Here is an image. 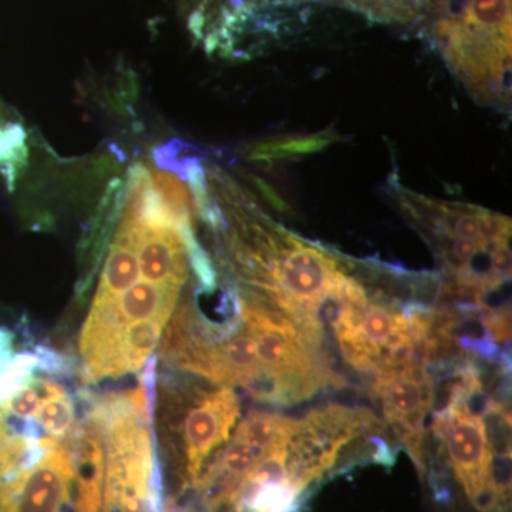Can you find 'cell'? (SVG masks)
Instances as JSON below:
<instances>
[{
	"label": "cell",
	"mask_w": 512,
	"mask_h": 512,
	"mask_svg": "<svg viewBox=\"0 0 512 512\" xmlns=\"http://www.w3.org/2000/svg\"><path fill=\"white\" fill-rule=\"evenodd\" d=\"M74 419V406L72 397L63 393L53 399L46 400L40 406L39 412L33 420L39 424L40 429L53 439L62 440L72 431Z\"/></svg>",
	"instance_id": "cell-12"
},
{
	"label": "cell",
	"mask_w": 512,
	"mask_h": 512,
	"mask_svg": "<svg viewBox=\"0 0 512 512\" xmlns=\"http://www.w3.org/2000/svg\"><path fill=\"white\" fill-rule=\"evenodd\" d=\"M164 325L165 322L161 320H138L127 326L121 346V376L137 372L146 365L160 342Z\"/></svg>",
	"instance_id": "cell-11"
},
{
	"label": "cell",
	"mask_w": 512,
	"mask_h": 512,
	"mask_svg": "<svg viewBox=\"0 0 512 512\" xmlns=\"http://www.w3.org/2000/svg\"><path fill=\"white\" fill-rule=\"evenodd\" d=\"M238 416V397L229 387L208 394L190 410L184 423L185 483L194 487L205 458L228 440Z\"/></svg>",
	"instance_id": "cell-5"
},
{
	"label": "cell",
	"mask_w": 512,
	"mask_h": 512,
	"mask_svg": "<svg viewBox=\"0 0 512 512\" xmlns=\"http://www.w3.org/2000/svg\"><path fill=\"white\" fill-rule=\"evenodd\" d=\"M301 421L279 416L275 413L252 412L239 424L234 437L268 453L272 448L282 446L292 439Z\"/></svg>",
	"instance_id": "cell-10"
},
{
	"label": "cell",
	"mask_w": 512,
	"mask_h": 512,
	"mask_svg": "<svg viewBox=\"0 0 512 512\" xmlns=\"http://www.w3.org/2000/svg\"><path fill=\"white\" fill-rule=\"evenodd\" d=\"M12 343V332H9L8 329L0 328V372H2L3 367L8 365L10 359L15 355L12 350Z\"/></svg>",
	"instance_id": "cell-15"
},
{
	"label": "cell",
	"mask_w": 512,
	"mask_h": 512,
	"mask_svg": "<svg viewBox=\"0 0 512 512\" xmlns=\"http://www.w3.org/2000/svg\"><path fill=\"white\" fill-rule=\"evenodd\" d=\"M25 138V131L19 124H0V168L10 184L15 183L28 157Z\"/></svg>",
	"instance_id": "cell-13"
},
{
	"label": "cell",
	"mask_w": 512,
	"mask_h": 512,
	"mask_svg": "<svg viewBox=\"0 0 512 512\" xmlns=\"http://www.w3.org/2000/svg\"><path fill=\"white\" fill-rule=\"evenodd\" d=\"M450 466L468 500L480 512H497L503 505L491 483V454L484 419L464 409L439 414Z\"/></svg>",
	"instance_id": "cell-3"
},
{
	"label": "cell",
	"mask_w": 512,
	"mask_h": 512,
	"mask_svg": "<svg viewBox=\"0 0 512 512\" xmlns=\"http://www.w3.org/2000/svg\"><path fill=\"white\" fill-rule=\"evenodd\" d=\"M138 275L140 268L134 249L133 229L128 222L121 220L101 274L93 308H100L119 298L121 293L136 284Z\"/></svg>",
	"instance_id": "cell-8"
},
{
	"label": "cell",
	"mask_w": 512,
	"mask_h": 512,
	"mask_svg": "<svg viewBox=\"0 0 512 512\" xmlns=\"http://www.w3.org/2000/svg\"><path fill=\"white\" fill-rule=\"evenodd\" d=\"M5 117V111H3V107L0 106V124L6 123Z\"/></svg>",
	"instance_id": "cell-17"
},
{
	"label": "cell",
	"mask_w": 512,
	"mask_h": 512,
	"mask_svg": "<svg viewBox=\"0 0 512 512\" xmlns=\"http://www.w3.org/2000/svg\"><path fill=\"white\" fill-rule=\"evenodd\" d=\"M436 36L467 90L485 92L510 79L511 0H450Z\"/></svg>",
	"instance_id": "cell-1"
},
{
	"label": "cell",
	"mask_w": 512,
	"mask_h": 512,
	"mask_svg": "<svg viewBox=\"0 0 512 512\" xmlns=\"http://www.w3.org/2000/svg\"><path fill=\"white\" fill-rule=\"evenodd\" d=\"M178 293V289L167 286L136 282L121 293L119 298L100 308H92V312L104 315L111 325L121 330H126L130 323L138 320H161L167 323L174 311Z\"/></svg>",
	"instance_id": "cell-7"
},
{
	"label": "cell",
	"mask_w": 512,
	"mask_h": 512,
	"mask_svg": "<svg viewBox=\"0 0 512 512\" xmlns=\"http://www.w3.org/2000/svg\"><path fill=\"white\" fill-rule=\"evenodd\" d=\"M343 2L384 19H407L416 9V0H343Z\"/></svg>",
	"instance_id": "cell-14"
},
{
	"label": "cell",
	"mask_w": 512,
	"mask_h": 512,
	"mask_svg": "<svg viewBox=\"0 0 512 512\" xmlns=\"http://www.w3.org/2000/svg\"><path fill=\"white\" fill-rule=\"evenodd\" d=\"M255 185L259 188V191L264 194V197L266 200L271 202L272 205H275L278 210L284 211L286 208V204L284 201H282V198L279 197L278 194H276V191L274 188L269 187L268 184H265L264 181L259 180V178H255Z\"/></svg>",
	"instance_id": "cell-16"
},
{
	"label": "cell",
	"mask_w": 512,
	"mask_h": 512,
	"mask_svg": "<svg viewBox=\"0 0 512 512\" xmlns=\"http://www.w3.org/2000/svg\"><path fill=\"white\" fill-rule=\"evenodd\" d=\"M392 185V194L404 214L434 241L448 238L474 239L481 244H510L511 220L476 205L434 200Z\"/></svg>",
	"instance_id": "cell-2"
},
{
	"label": "cell",
	"mask_w": 512,
	"mask_h": 512,
	"mask_svg": "<svg viewBox=\"0 0 512 512\" xmlns=\"http://www.w3.org/2000/svg\"><path fill=\"white\" fill-rule=\"evenodd\" d=\"M121 220L133 229L140 275L147 282L181 291L188 279L187 251L177 228L148 225L130 212H121Z\"/></svg>",
	"instance_id": "cell-6"
},
{
	"label": "cell",
	"mask_w": 512,
	"mask_h": 512,
	"mask_svg": "<svg viewBox=\"0 0 512 512\" xmlns=\"http://www.w3.org/2000/svg\"><path fill=\"white\" fill-rule=\"evenodd\" d=\"M375 393L384 417L404 434V443L420 466L421 424L434 402V387L426 370L414 363L382 370Z\"/></svg>",
	"instance_id": "cell-4"
},
{
	"label": "cell",
	"mask_w": 512,
	"mask_h": 512,
	"mask_svg": "<svg viewBox=\"0 0 512 512\" xmlns=\"http://www.w3.org/2000/svg\"><path fill=\"white\" fill-rule=\"evenodd\" d=\"M338 133L333 128L319 131L315 134H302V136H282L258 141L247 148L249 160L274 163L279 160H291L308 156L325 150L330 144L338 141Z\"/></svg>",
	"instance_id": "cell-9"
}]
</instances>
